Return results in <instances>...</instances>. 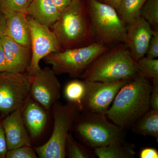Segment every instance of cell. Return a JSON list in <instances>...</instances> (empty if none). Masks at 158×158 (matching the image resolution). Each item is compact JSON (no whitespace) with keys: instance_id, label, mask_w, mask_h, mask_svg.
<instances>
[{"instance_id":"cell-1","label":"cell","mask_w":158,"mask_h":158,"mask_svg":"<svg viewBox=\"0 0 158 158\" xmlns=\"http://www.w3.org/2000/svg\"><path fill=\"white\" fill-rule=\"evenodd\" d=\"M151 90L149 80L138 75L120 88L106 116L122 128L131 127L150 109Z\"/></svg>"},{"instance_id":"cell-2","label":"cell","mask_w":158,"mask_h":158,"mask_svg":"<svg viewBox=\"0 0 158 158\" xmlns=\"http://www.w3.org/2000/svg\"><path fill=\"white\" fill-rule=\"evenodd\" d=\"M140 74L137 63L123 43L109 49L88 66L81 78L112 83L129 81Z\"/></svg>"},{"instance_id":"cell-3","label":"cell","mask_w":158,"mask_h":158,"mask_svg":"<svg viewBox=\"0 0 158 158\" xmlns=\"http://www.w3.org/2000/svg\"><path fill=\"white\" fill-rule=\"evenodd\" d=\"M51 27L63 50L95 42L86 0H73L60 11L59 19Z\"/></svg>"},{"instance_id":"cell-4","label":"cell","mask_w":158,"mask_h":158,"mask_svg":"<svg viewBox=\"0 0 158 158\" xmlns=\"http://www.w3.org/2000/svg\"><path fill=\"white\" fill-rule=\"evenodd\" d=\"M72 130L80 142L93 149L125 141L126 136L124 129L110 122L106 115L87 111H81Z\"/></svg>"},{"instance_id":"cell-5","label":"cell","mask_w":158,"mask_h":158,"mask_svg":"<svg viewBox=\"0 0 158 158\" xmlns=\"http://www.w3.org/2000/svg\"><path fill=\"white\" fill-rule=\"evenodd\" d=\"M95 42L110 48L123 43L126 25L112 6L98 0H86Z\"/></svg>"},{"instance_id":"cell-6","label":"cell","mask_w":158,"mask_h":158,"mask_svg":"<svg viewBox=\"0 0 158 158\" xmlns=\"http://www.w3.org/2000/svg\"><path fill=\"white\" fill-rule=\"evenodd\" d=\"M52 109L54 127L51 137L45 144L34 148L40 158H65L66 138L81 108L77 103L67 102L63 105L57 101Z\"/></svg>"},{"instance_id":"cell-7","label":"cell","mask_w":158,"mask_h":158,"mask_svg":"<svg viewBox=\"0 0 158 158\" xmlns=\"http://www.w3.org/2000/svg\"><path fill=\"white\" fill-rule=\"evenodd\" d=\"M109 49L106 46L94 42L85 46L52 53L44 59L52 65V69L56 75L68 74L72 77L81 78L90 64Z\"/></svg>"},{"instance_id":"cell-8","label":"cell","mask_w":158,"mask_h":158,"mask_svg":"<svg viewBox=\"0 0 158 158\" xmlns=\"http://www.w3.org/2000/svg\"><path fill=\"white\" fill-rule=\"evenodd\" d=\"M31 77L27 72H0V116L22 106L30 94Z\"/></svg>"},{"instance_id":"cell-9","label":"cell","mask_w":158,"mask_h":158,"mask_svg":"<svg viewBox=\"0 0 158 158\" xmlns=\"http://www.w3.org/2000/svg\"><path fill=\"white\" fill-rule=\"evenodd\" d=\"M31 33V59L27 72L33 77L40 70L41 59L52 53L63 50L56 36L50 27L28 18Z\"/></svg>"},{"instance_id":"cell-10","label":"cell","mask_w":158,"mask_h":158,"mask_svg":"<svg viewBox=\"0 0 158 158\" xmlns=\"http://www.w3.org/2000/svg\"><path fill=\"white\" fill-rule=\"evenodd\" d=\"M129 81L112 83L84 81L85 90L81 102L82 111L106 115L118 91Z\"/></svg>"},{"instance_id":"cell-11","label":"cell","mask_w":158,"mask_h":158,"mask_svg":"<svg viewBox=\"0 0 158 158\" xmlns=\"http://www.w3.org/2000/svg\"><path fill=\"white\" fill-rule=\"evenodd\" d=\"M61 88L56 75L46 66L31 77L29 96L49 112L60 98Z\"/></svg>"},{"instance_id":"cell-12","label":"cell","mask_w":158,"mask_h":158,"mask_svg":"<svg viewBox=\"0 0 158 158\" xmlns=\"http://www.w3.org/2000/svg\"><path fill=\"white\" fill-rule=\"evenodd\" d=\"M153 32L151 26L141 17L126 25L124 43L136 62L147 53Z\"/></svg>"},{"instance_id":"cell-13","label":"cell","mask_w":158,"mask_h":158,"mask_svg":"<svg viewBox=\"0 0 158 158\" xmlns=\"http://www.w3.org/2000/svg\"><path fill=\"white\" fill-rule=\"evenodd\" d=\"M22 106L3 118L8 150L24 145L32 146V140L23 121Z\"/></svg>"},{"instance_id":"cell-14","label":"cell","mask_w":158,"mask_h":158,"mask_svg":"<svg viewBox=\"0 0 158 158\" xmlns=\"http://www.w3.org/2000/svg\"><path fill=\"white\" fill-rule=\"evenodd\" d=\"M22 116L31 140H36L44 132L48 120V112L28 96L22 106Z\"/></svg>"},{"instance_id":"cell-15","label":"cell","mask_w":158,"mask_h":158,"mask_svg":"<svg viewBox=\"0 0 158 158\" xmlns=\"http://www.w3.org/2000/svg\"><path fill=\"white\" fill-rule=\"evenodd\" d=\"M7 61V72H27L31 59V49L21 45L9 37L4 36L0 41Z\"/></svg>"},{"instance_id":"cell-16","label":"cell","mask_w":158,"mask_h":158,"mask_svg":"<svg viewBox=\"0 0 158 158\" xmlns=\"http://www.w3.org/2000/svg\"><path fill=\"white\" fill-rule=\"evenodd\" d=\"M27 15L15 12L6 17L4 36L19 44L31 49V33Z\"/></svg>"},{"instance_id":"cell-17","label":"cell","mask_w":158,"mask_h":158,"mask_svg":"<svg viewBox=\"0 0 158 158\" xmlns=\"http://www.w3.org/2000/svg\"><path fill=\"white\" fill-rule=\"evenodd\" d=\"M60 13L52 0H32L27 11V15L50 28L58 19Z\"/></svg>"},{"instance_id":"cell-18","label":"cell","mask_w":158,"mask_h":158,"mask_svg":"<svg viewBox=\"0 0 158 158\" xmlns=\"http://www.w3.org/2000/svg\"><path fill=\"white\" fill-rule=\"evenodd\" d=\"M93 150L95 155L99 158H133L136 154L133 146L125 141H114Z\"/></svg>"},{"instance_id":"cell-19","label":"cell","mask_w":158,"mask_h":158,"mask_svg":"<svg viewBox=\"0 0 158 158\" xmlns=\"http://www.w3.org/2000/svg\"><path fill=\"white\" fill-rule=\"evenodd\" d=\"M133 131L158 140V111L150 109L138 118L131 127Z\"/></svg>"},{"instance_id":"cell-20","label":"cell","mask_w":158,"mask_h":158,"mask_svg":"<svg viewBox=\"0 0 158 158\" xmlns=\"http://www.w3.org/2000/svg\"><path fill=\"white\" fill-rule=\"evenodd\" d=\"M147 0H121L117 11L126 25L140 17V12Z\"/></svg>"},{"instance_id":"cell-21","label":"cell","mask_w":158,"mask_h":158,"mask_svg":"<svg viewBox=\"0 0 158 158\" xmlns=\"http://www.w3.org/2000/svg\"><path fill=\"white\" fill-rule=\"evenodd\" d=\"M65 156L69 158H95L94 151L75 139L71 132L65 142Z\"/></svg>"},{"instance_id":"cell-22","label":"cell","mask_w":158,"mask_h":158,"mask_svg":"<svg viewBox=\"0 0 158 158\" xmlns=\"http://www.w3.org/2000/svg\"><path fill=\"white\" fill-rule=\"evenodd\" d=\"M85 87L84 80L76 79L65 85L64 93L67 101L77 103L81 105L85 94Z\"/></svg>"},{"instance_id":"cell-23","label":"cell","mask_w":158,"mask_h":158,"mask_svg":"<svg viewBox=\"0 0 158 158\" xmlns=\"http://www.w3.org/2000/svg\"><path fill=\"white\" fill-rule=\"evenodd\" d=\"M32 0H0V12L7 17L15 12L27 15Z\"/></svg>"},{"instance_id":"cell-24","label":"cell","mask_w":158,"mask_h":158,"mask_svg":"<svg viewBox=\"0 0 158 158\" xmlns=\"http://www.w3.org/2000/svg\"><path fill=\"white\" fill-rule=\"evenodd\" d=\"M138 71L148 79H158V59L144 57L136 61Z\"/></svg>"},{"instance_id":"cell-25","label":"cell","mask_w":158,"mask_h":158,"mask_svg":"<svg viewBox=\"0 0 158 158\" xmlns=\"http://www.w3.org/2000/svg\"><path fill=\"white\" fill-rule=\"evenodd\" d=\"M140 17L145 19L153 30H158V0H147L141 9Z\"/></svg>"},{"instance_id":"cell-26","label":"cell","mask_w":158,"mask_h":158,"mask_svg":"<svg viewBox=\"0 0 158 158\" xmlns=\"http://www.w3.org/2000/svg\"><path fill=\"white\" fill-rule=\"evenodd\" d=\"M37 156L32 146L24 145L7 151L5 158H37Z\"/></svg>"},{"instance_id":"cell-27","label":"cell","mask_w":158,"mask_h":158,"mask_svg":"<svg viewBox=\"0 0 158 158\" xmlns=\"http://www.w3.org/2000/svg\"><path fill=\"white\" fill-rule=\"evenodd\" d=\"M146 57L152 59H156L158 57V30H153Z\"/></svg>"},{"instance_id":"cell-28","label":"cell","mask_w":158,"mask_h":158,"mask_svg":"<svg viewBox=\"0 0 158 158\" xmlns=\"http://www.w3.org/2000/svg\"><path fill=\"white\" fill-rule=\"evenodd\" d=\"M150 109L158 111V79L152 80L150 94Z\"/></svg>"},{"instance_id":"cell-29","label":"cell","mask_w":158,"mask_h":158,"mask_svg":"<svg viewBox=\"0 0 158 158\" xmlns=\"http://www.w3.org/2000/svg\"><path fill=\"white\" fill-rule=\"evenodd\" d=\"M3 118L4 117L0 116V158H6L8 151L6 136L2 125Z\"/></svg>"},{"instance_id":"cell-30","label":"cell","mask_w":158,"mask_h":158,"mask_svg":"<svg viewBox=\"0 0 158 158\" xmlns=\"http://www.w3.org/2000/svg\"><path fill=\"white\" fill-rule=\"evenodd\" d=\"M140 158H158V152L152 148H145L141 149L139 154Z\"/></svg>"},{"instance_id":"cell-31","label":"cell","mask_w":158,"mask_h":158,"mask_svg":"<svg viewBox=\"0 0 158 158\" xmlns=\"http://www.w3.org/2000/svg\"><path fill=\"white\" fill-rule=\"evenodd\" d=\"M7 69L6 54L2 46L0 44V72L7 71Z\"/></svg>"},{"instance_id":"cell-32","label":"cell","mask_w":158,"mask_h":158,"mask_svg":"<svg viewBox=\"0 0 158 158\" xmlns=\"http://www.w3.org/2000/svg\"><path fill=\"white\" fill-rule=\"evenodd\" d=\"M60 11L69 6L73 0H52Z\"/></svg>"},{"instance_id":"cell-33","label":"cell","mask_w":158,"mask_h":158,"mask_svg":"<svg viewBox=\"0 0 158 158\" xmlns=\"http://www.w3.org/2000/svg\"><path fill=\"white\" fill-rule=\"evenodd\" d=\"M6 24V18L0 12V41L4 36Z\"/></svg>"},{"instance_id":"cell-34","label":"cell","mask_w":158,"mask_h":158,"mask_svg":"<svg viewBox=\"0 0 158 158\" xmlns=\"http://www.w3.org/2000/svg\"><path fill=\"white\" fill-rule=\"evenodd\" d=\"M121 0H102V2L113 7L116 11L118 9Z\"/></svg>"},{"instance_id":"cell-35","label":"cell","mask_w":158,"mask_h":158,"mask_svg":"<svg viewBox=\"0 0 158 158\" xmlns=\"http://www.w3.org/2000/svg\"><path fill=\"white\" fill-rule=\"evenodd\" d=\"M98 1H100V2H102V0H98Z\"/></svg>"}]
</instances>
